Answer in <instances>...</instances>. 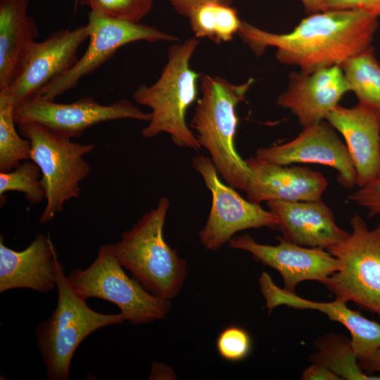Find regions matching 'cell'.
Returning <instances> with one entry per match:
<instances>
[{
  "label": "cell",
  "mask_w": 380,
  "mask_h": 380,
  "mask_svg": "<svg viewBox=\"0 0 380 380\" xmlns=\"http://www.w3.org/2000/svg\"><path fill=\"white\" fill-rule=\"evenodd\" d=\"M269 210L278 218L282 238L294 243L327 250L349 234L336 222L331 208L322 201H270Z\"/></svg>",
  "instance_id": "obj_19"
},
{
  "label": "cell",
  "mask_w": 380,
  "mask_h": 380,
  "mask_svg": "<svg viewBox=\"0 0 380 380\" xmlns=\"http://www.w3.org/2000/svg\"><path fill=\"white\" fill-rule=\"evenodd\" d=\"M259 284L269 312L280 305L315 310L346 327L350 333V343L358 362L369 359L380 348V324L352 310L347 306V303L337 298L331 302H317L303 298L294 292L279 287L265 272H262Z\"/></svg>",
  "instance_id": "obj_17"
},
{
  "label": "cell",
  "mask_w": 380,
  "mask_h": 380,
  "mask_svg": "<svg viewBox=\"0 0 380 380\" xmlns=\"http://www.w3.org/2000/svg\"><path fill=\"white\" fill-rule=\"evenodd\" d=\"M87 25L59 30L25 50L7 87L15 106L37 95L53 80L69 70L78 60L80 46L89 39Z\"/></svg>",
  "instance_id": "obj_12"
},
{
  "label": "cell",
  "mask_w": 380,
  "mask_h": 380,
  "mask_svg": "<svg viewBox=\"0 0 380 380\" xmlns=\"http://www.w3.org/2000/svg\"><path fill=\"white\" fill-rule=\"evenodd\" d=\"M79 4L103 17L140 23L151 12L153 0H80Z\"/></svg>",
  "instance_id": "obj_27"
},
{
  "label": "cell",
  "mask_w": 380,
  "mask_h": 380,
  "mask_svg": "<svg viewBox=\"0 0 380 380\" xmlns=\"http://www.w3.org/2000/svg\"><path fill=\"white\" fill-rule=\"evenodd\" d=\"M305 11L310 14L327 11L322 0H300Z\"/></svg>",
  "instance_id": "obj_34"
},
{
  "label": "cell",
  "mask_w": 380,
  "mask_h": 380,
  "mask_svg": "<svg viewBox=\"0 0 380 380\" xmlns=\"http://www.w3.org/2000/svg\"><path fill=\"white\" fill-rule=\"evenodd\" d=\"M170 204L168 197H161L157 206L124 232L112 246L120 265L148 291L170 300L183 286L187 265L164 239Z\"/></svg>",
  "instance_id": "obj_4"
},
{
  "label": "cell",
  "mask_w": 380,
  "mask_h": 380,
  "mask_svg": "<svg viewBox=\"0 0 380 380\" xmlns=\"http://www.w3.org/2000/svg\"><path fill=\"white\" fill-rule=\"evenodd\" d=\"M192 165L212 196L208 220L198 234L205 249H218L240 231L264 227L277 228V216L260 204L246 200L234 188L223 183L210 157L196 156L192 159Z\"/></svg>",
  "instance_id": "obj_9"
},
{
  "label": "cell",
  "mask_w": 380,
  "mask_h": 380,
  "mask_svg": "<svg viewBox=\"0 0 380 380\" xmlns=\"http://www.w3.org/2000/svg\"><path fill=\"white\" fill-rule=\"evenodd\" d=\"M168 1L178 14L188 17L193 9L201 4L217 3L231 5L233 0H168Z\"/></svg>",
  "instance_id": "obj_31"
},
{
  "label": "cell",
  "mask_w": 380,
  "mask_h": 380,
  "mask_svg": "<svg viewBox=\"0 0 380 380\" xmlns=\"http://www.w3.org/2000/svg\"><path fill=\"white\" fill-rule=\"evenodd\" d=\"M253 82V78H249L243 83L234 84L220 76L201 75V96L189 124L201 147L208 151L220 178L243 191L250 170L236 148V108Z\"/></svg>",
  "instance_id": "obj_2"
},
{
  "label": "cell",
  "mask_w": 380,
  "mask_h": 380,
  "mask_svg": "<svg viewBox=\"0 0 380 380\" xmlns=\"http://www.w3.org/2000/svg\"><path fill=\"white\" fill-rule=\"evenodd\" d=\"M19 132L30 144V160L39 168L46 192V205L41 224L51 221L64 204L80 196V183L90 173L84 156L95 148L93 144H80L34 122L19 123Z\"/></svg>",
  "instance_id": "obj_6"
},
{
  "label": "cell",
  "mask_w": 380,
  "mask_h": 380,
  "mask_svg": "<svg viewBox=\"0 0 380 380\" xmlns=\"http://www.w3.org/2000/svg\"><path fill=\"white\" fill-rule=\"evenodd\" d=\"M343 137L363 186L380 175V110L358 102L351 108L337 106L325 119Z\"/></svg>",
  "instance_id": "obj_18"
},
{
  "label": "cell",
  "mask_w": 380,
  "mask_h": 380,
  "mask_svg": "<svg viewBox=\"0 0 380 380\" xmlns=\"http://www.w3.org/2000/svg\"><path fill=\"white\" fill-rule=\"evenodd\" d=\"M378 24V18L360 10H327L310 14L287 33L267 32L242 21L238 34L256 56L274 47L280 63L312 72L341 66L371 46Z\"/></svg>",
  "instance_id": "obj_1"
},
{
  "label": "cell",
  "mask_w": 380,
  "mask_h": 380,
  "mask_svg": "<svg viewBox=\"0 0 380 380\" xmlns=\"http://www.w3.org/2000/svg\"><path fill=\"white\" fill-rule=\"evenodd\" d=\"M252 341L248 331L236 326L225 327L218 335L216 348L225 360L239 362L245 359L251 350Z\"/></svg>",
  "instance_id": "obj_28"
},
{
  "label": "cell",
  "mask_w": 380,
  "mask_h": 380,
  "mask_svg": "<svg viewBox=\"0 0 380 380\" xmlns=\"http://www.w3.org/2000/svg\"><path fill=\"white\" fill-rule=\"evenodd\" d=\"M341 67L350 91L355 94L359 102L380 110V64L372 46Z\"/></svg>",
  "instance_id": "obj_24"
},
{
  "label": "cell",
  "mask_w": 380,
  "mask_h": 380,
  "mask_svg": "<svg viewBox=\"0 0 380 380\" xmlns=\"http://www.w3.org/2000/svg\"><path fill=\"white\" fill-rule=\"evenodd\" d=\"M302 379L304 380H340L337 374L325 366L313 363L303 372Z\"/></svg>",
  "instance_id": "obj_32"
},
{
  "label": "cell",
  "mask_w": 380,
  "mask_h": 380,
  "mask_svg": "<svg viewBox=\"0 0 380 380\" xmlns=\"http://www.w3.org/2000/svg\"><path fill=\"white\" fill-rule=\"evenodd\" d=\"M41 179L39 167L32 160H24L11 171L0 172V195L18 191L24 194L30 203H39L46 199Z\"/></svg>",
  "instance_id": "obj_26"
},
{
  "label": "cell",
  "mask_w": 380,
  "mask_h": 380,
  "mask_svg": "<svg viewBox=\"0 0 380 380\" xmlns=\"http://www.w3.org/2000/svg\"><path fill=\"white\" fill-rule=\"evenodd\" d=\"M187 18L194 37L208 38L217 44L231 41L242 23L234 8L217 3L197 6Z\"/></svg>",
  "instance_id": "obj_22"
},
{
  "label": "cell",
  "mask_w": 380,
  "mask_h": 380,
  "mask_svg": "<svg viewBox=\"0 0 380 380\" xmlns=\"http://www.w3.org/2000/svg\"><path fill=\"white\" fill-rule=\"evenodd\" d=\"M361 368L366 372H380V348L369 359L359 362Z\"/></svg>",
  "instance_id": "obj_33"
},
{
  "label": "cell",
  "mask_w": 380,
  "mask_h": 380,
  "mask_svg": "<svg viewBox=\"0 0 380 380\" xmlns=\"http://www.w3.org/2000/svg\"><path fill=\"white\" fill-rule=\"evenodd\" d=\"M255 157L278 165L315 163L338 172L339 182L351 189L357 185V173L348 150L334 127L324 120L303 127L298 137L286 143L260 148Z\"/></svg>",
  "instance_id": "obj_13"
},
{
  "label": "cell",
  "mask_w": 380,
  "mask_h": 380,
  "mask_svg": "<svg viewBox=\"0 0 380 380\" xmlns=\"http://www.w3.org/2000/svg\"><path fill=\"white\" fill-rule=\"evenodd\" d=\"M58 255L49 234H37L24 250L6 246L0 238V293L28 289L46 293L56 286Z\"/></svg>",
  "instance_id": "obj_20"
},
{
  "label": "cell",
  "mask_w": 380,
  "mask_h": 380,
  "mask_svg": "<svg viewBox=\"0 0 380 380\" xmlns=\"http://www.w3.org/2000/svg\"><path fill=\"white\" fill-rule=\"evenodd\" d=\"M348 199L366 208L369 216L380 214V175L359 189L351 193Z\"/></svg>",
  "instance_id": "obj_29"
},
{
  "label": "cell",
  "mask_w": 380,
  "mask_h": 380,
  "mask_svg": "<svg viewBox=\"0 0 380 380\" xmlns=\"http://www.w3.org/2000/svg\"><path fill=\"white\" fill-rule=\"evenodd\" d=\"M15 104L8 88L0 89V172H8L30 160V141L21 137L15 124Z\"/></svg>",
  "instance_id": "obj_25"
},
{
  "label": "cell",
  "mask_w": 380,
  "mask_h": 380,
  "mask_svg": "<svg viewBox=\"0 0 380 380\" xmlns=\"http://www.w3.org/2000/svg\"><path fill=\"white\" fill-rule=\"evenodd\" d=\"M122 267L112 243L103 244L88 267L75 268L67 277L79 296L87 300L96 298L113 303L131 324L165 319L171 301L148 291L136 279L129 277Z\"/></svg>",
  "instance_id": "obj_7"
},
{
  "label": "cell",
  "mask_w": 380,
  "mask_h": 380,
  "mask_svg": "<svg viewBox=\"0 0 380 380\" xmlns=\"http://www.w3.org/2000/svg\"><path fill=\"white\" fill-rule=\"evenodd\" d=\"M348 91L341 67L334 65L312 72H292L286 90L277 103L290 110L305 127L325 120Z\"/></svg>",
  "instance_id": "obj_15"
},
{
  "label": "cell",
  "mask_w": 380,
  "mask_h": 380,
  "mask_svg": "<svg viewBox=\"0 0 380 380\" xmlns=\"http://www.w3.org/2000/svg\"><path fill=\"white\" fill-rule=\"evenodd\" d=\"M326 10L357 9L380 17V0H322Z\"/></svg>",
  "instance_id": "obj_30"
},
{
  "label": "cell",
  "mask_w": 380,
  "mask_h": 380,
  "mask_svg": "<svg viewBox=\"0 0 380 380\" xmlns=\"http://www.w3.org/2000/svg\"><path fill=\"white\" fill-rule=\"evenodd\" d=\"M57 305L51 315L39 324L37 346L49 380H68L72 357L80 343L95 331L123 323L121 314H104L91 309L65 275L58 260L55 267Z\"/></svg>",
  "instance_id": "obj_5"
},
{
  "label": "cell",
  "mask_w": 380,
  "mask_h": 380,
  "mask_svg": "<svg viewBox=\"0 0 380 380\" xmlns=\"http://www.w3.org/2000/svg\"><path fill=\"white\" fill-rule=\"evenodd\" d=\"M277 239V245L262 244L246 234L234 236L229 246L250 253L258 261L278 271L284 289L292 292L303 281L323 284L340 267L339 261L325 249L300 246L281 236Z\"/></svg>",
  "instance_id": "obj_14"
},
{
  "label": "cell",
  "mask_w": 380,
  "mask_h": 380,
  "mask_svg": "<svg viewBox=\"0 0 380 380\" xmlns=\"http://www.w3.org/2000/svg\"><path fill=\"white\" fill-rule=\"evenodd\" d=\"M250 170L247 199L260 204L270 201H317L328 182L319 172L304 166L278 165L252 156L246 160Z\"/></svg>",
  "instance_id": "obj_16"
},
{
  "label": "cell",
  "mask_w": 380,
  "mask_h": 380,
  "mask_svg": "<svg viewBox=\"0 0 380 380\" xmlns=\"http://www.w3.org/2000/svg\"><path fill=\"white\" fill-rule=\"evenodd\" d=\"M30 0H0V89L7 88L26 48L39 36Z\"/></svg>",
  "instance_id": "obj_21"
},
{
  "label": "cell",
  "mask_w": 380,
  "mask_h": 380,
  "mask_svg": "<svg viewBox=\"0 0 380 380\" xmlns=\"http://www.w3.org/2000/svg\"><path fill=\"white\" fill-rule=\"evenodd\" d=\"M350 222L348 236L327 250L340 267L323 284L336 298L380 317V224L370 229L358 215Z\"/></svg>",
  "instance_id": "obj_8"
},
{
  "label": "cell",
  "mask_w": 380,
  "mask_h": 380,
  "mask_svg": "<svg viewBox=\"0 0 380 380\" xmlns=\"http://www.w3.org/2000/svg\"><path fill=\"white\" fill-rule=\"evenodd\" d=\"M199 41L196 37L175 42L156 82L141 84L133 92L134 101L149 108L151 120L141 135L149 139L167 133L178 146L199 151L202 147L186 122V112L196 102L201 75L191 68Z\"/></svg>",
  "instance_id": "obj_3"
},
{
  "label": "cell",
  "mask_w": 380,
  "mask_h": 380,
  "mask_svg": "<svg viewBox=\"0 0 380 380\" xmlns=\"http://www.w3.org/2000/svg\"><path fill=\"white\" fill-rule=\"evenodd\" d=\"M80 0H74V13L76 12L77 6L79 5Z\"/></svg>",
  "instance_id": "obj_35"
},
{
  "label": "cell",
  "mask_w": 380,
  "mask_h": 380,
  "mask_svg": "<svg viewBox=\"0 0 380 380\" xmlns=\"http://www.w3.org/2000/svg\"><path fill=\"white\" fill-rule=\"evenodd\" d=\"M315 346L317 350L313 355V363L325 366L341 379H380V375H370L361 368L350 340L336 334H329L319 338Z\"/></svg>",
  "instance_id": "obj_23"
},
{
  "label": "cell",
  "mask_w": 380,
  "mask_h": 380,
  "mask_svg": "<svg viewBox=\"0 0 380 380\" xmlns=\"http://www.w3.org/2000/svg\"><path fill=\"white\" fill-rule=\"evenodd\" d=\"M151 113H145L127 99L101 104L86 96L69 103L35 95L15 107V123L34 122L70 138L80 137L98 124L121 119L148 122Z\"/></svg>",
  "instance_id": "obj_11"
},
{
  "label": "cell",
  "mask_w": 380,
  "mask_h": 380,
  "mask_svg": "<svg viewBox=\"0 0 380 380\" xmlns=\"http://www.w3.org/2000/svg\"><path fill=\"white\" fill-rule=\"evenodd\" d=\"M87 25L89 42L83 55L69 70L50 82L38 94L55 99L74 89L83 77L94 72L126 44L139 41H179L177 36L154 26L108 18L91 11Z\"/></svg>",
  "instance_id": "obj_10"
}]
</instances>
